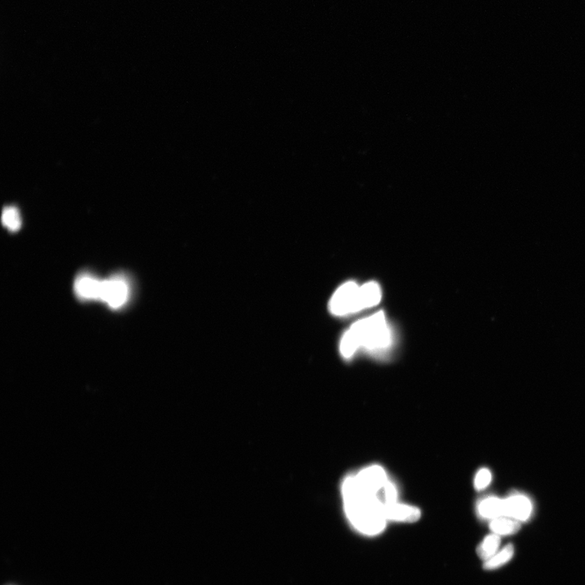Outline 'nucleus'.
Instances as JSON below:
<instances>
[{"label": "nucleus", "instance_id": "f257e3e1", "mask_svg": "<svg viewBox=\"0 0 585 585\" xmlns=\"http://www.w3.org/2000/svg\"><path fill=\"white\" fill-rule=\"evenodd\" d=\"M343 503L349 523L360 533L376 536L386 528L387 519L384 504L377 497L364 495Z\"/></svg>", "mask_w": 585, "mask_h": 585}, {"label": "nucleus", "instance_id": "f03ea898", "mask_svg": "<svg viewBox=\"0 0 585 585\" xmlns=\"http://www.w3.org/2000/svg\"><path fill=\"white\" fill-rule=\"evenodd\" d=\"M359 347L368 349H382L390 344V331L382 312L354 323L348 330Z\"/></svg>", "mask_w": 585, "mask_h": 585}, {"label": "nucleus", "instance_id": "7ed1b4c3", "mask_svg": "<svg viewBox=\"0 0 585 585\" xmlns=\"http://www.w3.org/2000/svg\"><path fill=\"white\" fill-rule=\"evenodd\" d=\"M359 287L356 282H349L342 284L330 299V312L339 317L359 312Z\"/></svg>", "mask_w": 585, "mask_h": 585}, {"label": "nucleus", "instance_id": "20e7f679", "mask_svg": "<svg viewBox=\"0 0 585 585\" xmlns=\"http://www.w3.org/2000/svg\"><path fill=\"white\" fill-rule=\"evenodd\" d=\"M129 294L130 288L127 280L122 275H115L103 280L100 300L112 309L117 310L126 305Z\"/></svg>", "mask_w": 585, "mask_h": 585}, {"label": "nucleus", "instance_id": "39448f33", "mask_svg": "<svg viewBox=\"0 0 585 585\" xmlns=\"http://www.w3.org/2000/svg\"><path fill=\"white\" fill-rule=\"evenodd\" d=\"M356 477L365 493L376 497L389 482L386 471L379 465L364 468Z\"/></svg>", "mask_w": 585, "mask_h": 585}, {"label": "nucleus", "instance_id": "423d86ee", "mask_svg": "<svg viewBox=\"0 0 585 585\" xmlns=\"http://www.w3.org/2000/svg\"><path fill=\"white\" fill-rule=\"evenodd\" d=\"M505 517L521 523L531 518L533 512L532 500L527 495L514 493L504 499Z\"/></svg>", "mask_w": 585, "mask_h": 585}, {"label": "nucleus", "instance_id": "0eeeda50", "mask_svg": "<svg viewBox=\"0 0 585 585\" xmlns=\"http://www.w3.org/2000/svg\"><path fill=\"white\" fill-rule=\"evenodd\" d=\"M103 281L91 273H82L74 282V291L79 299L84 301L100 300Z\"/></svg>", "mask_w": 585, "mask_h": 585}, {"label": "nucleus", "instance_id": "6e6552de", "mask_svg": "<svg viewBox=\"0 0 585 585\" xmlns=\"http://www.w3.org/2000/svg\"><path fill=\"white\" fill-rule=\"evenodd\" d=\"M384 512L387 520L396 522H417L421 517L417 507L398 502L384 505Z\"/></svg>", "mask_w": 585, "mask_h": 585}, {"label": "nucleus", "instance_id": "1a4fd4ad", "mask_svg": "<svg viewBox=\"0 0 585 585\" xmlns=\"http://www.w3.org/2000/svg\"><path fill=\"white\" fill-rule=\"evenodd\" d=\"M477 512L479 517L489 520L505 517L504 499L494 496L484 498L478 504Z\"/></svg>", "mask_w": 585, "mask_h": 585}, {"label": "nucleus", "instance_id": "9d476101", "mask_svg": "<svg viewBox=\"0 0 585 585\" xmlns=\"http://www.w3.org/2000/svg\"><path fill=\"white\" fill-rule=\"evenodd\" d=\"M382 299V289L377 282H371L359 287V308L362 310L376 306Z\"/></svg>", "mask_w": 585, "mask_h": 585}, {"label": "nucleus", "instance_id": "9b49d317", "mask_svg": "<svg viewBox=\"0 0 585 585\" xmlns=\"http://www.w3.org/2000/svg\"><path fill=\"white\" fill-rule=\"evenodd\" d=\"M521 527V523L517 520L507 517H499L491 520L490 530L498 536H508L517 533Z\"/></svg>", "mask_w": 585, "mask_h": 585}, {"label": "nucleus", "instance_id": "f8f14e48", "mask_svg": "<svg viewBox=\"0 0 585 585\" xmlns=\"http://www.w3.org/2000/svg\"><path fill=\"white\" fill-rule=\"evenodd\" d=\"M514 554V549L512 544H507L502 551L495 554L491 558L484 561V568L487 571L496 570L511 561Z\"/></svg>", "mask_w": 585, "mask_h": 585}, {"label": "nucleus", "instance_id": "ddd939ff", "mask_svg": "<svg viewBox=\"0 0 585 585\" xmlns=\"http://www.w3.org/2000/svg\"><path fill=\"white\" fill-rule=\"evenodd\" d=\"M500 544H501V538L498 535L494 533L489 535L477 548L479 557L487 561L498 552Z\"/></svg>", "mask_w": 585, "mask_h": 585}, {"label": "nucleus", "instance_id": "4468645a", "mask_svg": "<svg viewBox=\"0 0 585 585\" xmlns=\"http://www.w3.org/2000/svg\"><path fill=\"white\" fill-rule=\"evenodd\" d=\"M2 223L10 231H17L22 226V219L18 210L14 207L5 208L2 214Z\"/></svg>", "mask_w": 585, "mask_h": 585}, {"label": "nucleus", "instance_id": "2eb2a0df", "mask_svg": "<svg viewBox=\"0 0 585 585\" xmlns=\"http://www.w3.org/2000/svg\"><path fill=\"white\" fill-rule=\"evenodd\" d=\"M377 497L384 505L397 502V488L393 483L388 482Z\"/></svg>", "mask_w": 585, "mask_h": 585}, {"label": "nucleus", "instance_id": "dca6fc26", "mask_svg": "<svg viewBox=\"0 0 585 585\" xmlns=\"http://www.w3.org/2000/svg\"><path fill=\"white\" fill-rule=\"evenodd\" d=\"M492 482V473L487 468H482L476 475L475 487L478 490L487 488Z\"/></svg>", "mask_w": 585, "mask_h": 585}]
</instances>
